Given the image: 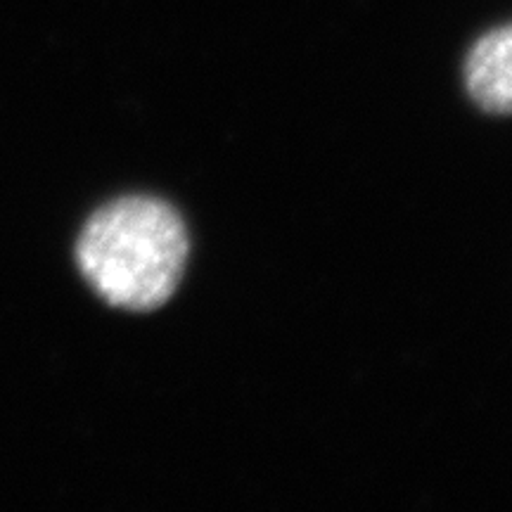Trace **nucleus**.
Instances as JSON below:
<instances>
[{
  "label": "nucleus",
  "mask_w": 512,
  "mask_h": 512,
  "mask_svg": "<svg viewBox=\"0 0 512 512\" xmlns=\"http://www.w3.org/2000/svg\"><path fill=\"white\" fill-rule=\"evenodd\" d=\"M465 88L491 114H512V24L484 34L465 60Z\"/></svg>",
  "instance_id": "f03ea898"
},
{
  "label": "nucleus",
  "mask_w": 512,
  "mask_h": 512,
  "mask_svg": "<svg viewBox=\"0 0 512 512\" xmlns=\"http://www.w3.org/2000/svg\"><path fill=\"white\" fill-rule=\"evenodd\" d=\"M188 252V230L169 204L124 197L88 219L76 242V264L107 304L143 313L169 302Z\"/></svg>",
  "instance_id": "f257e3e1"
}]
</instances>
